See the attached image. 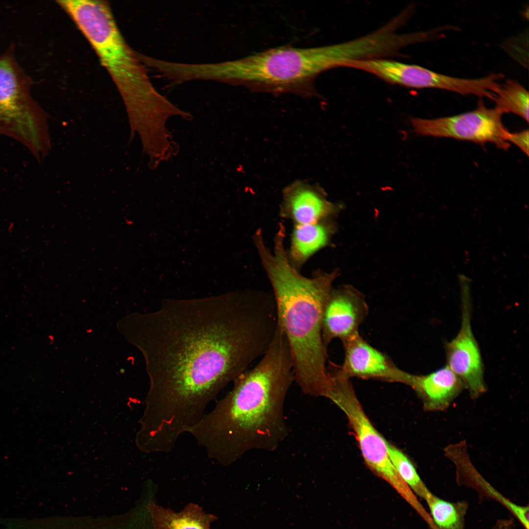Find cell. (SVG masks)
<instances>
[{"mask_svg":"<svg viewBox=\"0 0 529 529\" xmlns=\"http://www.w3.org/2000/svg\"><path fill=\"white\" fill-rule=\"evenodd\" d=\"M282 216L294 225L323 221L337 210V205L328 201L322 189L305 180H296L283 191Z\"/></svg>","mask_w":529,"mask_h":529,"instance_id":"obj_13","label":"cell"},{"mask_svg":"<svg viewBox=\"0 0 529 529\" xmlns=\"http://www.w3.org/2000/svg\"><path fill=\"white\" fill-rule=\"evenodd\" d=\"M344 360L336 370L348 378L359 377L397 382L410 386L412 374L398 367L384 353L373 347L360 335L342 342Z\"/></svg>","mask_w":529,"mask_h":529,"instance_id":"obj_11","label":"cell"},{"mask_svg":"<svg viewBox=\"0 0 529 529\" xmlns=\"http://www.w3.org/2000/svg\"><path fill=\"white\" fill-rule=\"evenodd\" d=\"M368 313L367 305L356 290L346 288L332 289L322 319V334L325 345L327 347L335 338L343 342L359 333V327Z\"/></svg>","mask_w":529,"mask_h":529,"instance_id":"obj_12","label":"cell"},{"mask_svg":"<svg viewBox=\"0 0 529 529\" xmlns=\"http://www.w3.org/2000/svg\"><path fill=\"white\" fill-rule=\"evenodd\" d=\"M445 454L455 465L458 483L474 489L482 498H488L499 502L508 511L515 504L490 485L478 472L467 453L466 443L450 444L444 449Z\"/></svg>","mask_w":529,"mask_h":529,"instance_id":"obj_15","label":"cell"},{"mask_svg":"<svg viewBox=\"0 0 529 529\" xmlns=\"http://www.w3.org/2000/svg\"><path fill=\"white\" fill-rule=\"evenodd\" d=\"M354 57L348 42L308 48L285 46L220 63L219 74L222 81L254 91L309 97L317 94L314 81L318 75L344 67Z\"/></svg>","mask_w":529,"mask_h":529,"instance_id":"obj_5","label":"cell"},{"mask_svg":"<svg viewBox=\"0 0 529 529\" xmlns=\"http://www.w3.org/2000/svg\"><path fill=\"white\" fill-rule=\"evenodd\" d=\"M345 413L356 436L365 462L388 482L417 514L424 507L401 478L389 457L388 442L375 429L365 414L350 379L336 376L328 397Z\"/></svg>","mask_w":529,"mask_h":529,"instance_id":"obj_7","label":"cell"},{"mask_svg":"<svg viewBox=\"0 0 529 529\" xmlns=\"http://www.w3.org/2000/svg\"><path fill=\"white\" fill-rule=\"evenodd\" d=\"M144 322L150 388L143 422L155 438L170 443L265 353L278 326L273 300L251 290L165 301Z\"/></svg>","mask_w":529,"mask_h":529,"instance_id":"obj_1","label":"cell"},{"mask_svg":"<svg viewBox=\"0 0 529 529\" xmlns=\"http://www.w3.org/2000/svg\"><path fill=\"white\" fill-rule=\"evenodd\" d=\"M411 387L427 410L442 411L465 389L460 379L445 365L426 375L412 374Z\"/></svg>","mask_w":529,"mask_h":529,"instance_id":"obj_14","label":"cell"},{"mask_svg":"<svg viewBox=\"0 0 529 529\" xmlns=\"http://www.w3.org/2000/svg\"><path fill=\"white\" fill-rule=\"evenodd\" d=\"M388 453L399 475L417 497L424 500L431 492L420 478L414 466L407 456L388 442Z\"/></svg>","mask_w":529,"mask_h":529,"instance_id":"obj_20","label":"cell"},{"mask_svg":"<svg viewBox=\"0 0 529 529\" xmlns=\"http://www.w3.org/2000/svg\"><path fill=\"white\" fill-rule=\"evenodd\" d=\"M149 509L156 529H211L217 517L206 513L196 504L190 503L179 512L151 503Z\"/></svg>","mask_w":529,"mask_h":529,"instance_id":"obj_16","label":"cell"},{"mask_svg":"<svg viewBox=\"0 0 529 529\" xmlns=\"http://www.w3.org/2000/svg\"><path fill=\"white\" fill-rule=\"evenodd\" d=\"M471 280L458 275L461 301V320L459 331L445 344L447 365L462 381L470 397L477 399L486 391L484 368L479 344L471 325Z\"/></svg>","mask_w":529,"mask_h":529,"instance_id":"obj_9","label":"cell"},{"mask_svg":"<svg viewBox=\"0 0 529 529\" xmlns=\"http://www.w3.org/2000/svg\"><path fill=\"white\" fill-rule=\"evenodd\" d=\"M493 100L503 114L513 113L529 121V92L517 81L508 79L501 83Z\"/></svg>","mask_w":529,"mask_h":529,"instance_id":"obj_19","label":"cell"},{"mask_svg":"<svg viewBox=\"0 0 529 529\" xmlns=\"http://www.w3.org/2000/svg\"><path fill=\"white\" fill-rule=\"evenodd\" d=\"M86 38L114 81L129 120L148 117L167 99L152 85L139 54L121 34L105 0H57Z\"/></svg>","mask_w":529,"mask_h":529,"instance_id":"obj_4","label":"cell"},{"mask_svg":"<svg viewBox=\"0 0 529 529\" xmlns=\"http://www.w3.org/2000/svg\"><path fill=\"white\" fill-rule=\"evenodd\" d=\"M294 381L287 339L280 328L258 363L188 432L207 457L229 466L250 451H275L287 437L285 400Z\"/></svg>","mask_w":529,"mask_h":529,"instance_id":"obj_2","label":"cell"},{"mask_svg":"<svg viewBox=\"0 0 529 529\" xmlns=\"http://www.w3.org/2000/svg\"><path fill=\"white\" fill-rule=\"evenodd\" d=\"M329 227L323 221L308 224L294 225L288 255L297 269L316 252L328 243Z\"/></svg>","mask_w":529,"mask_h":529,"instance_id":"obj_17","label":"cell"},{"mask_svg":"<svg viewBox=\"0 0 529 529\" xmlns=\"http://www.w3.org/2000/svg\"><path fill=\"white\" fill-rule=\"evenodd\" d=\"M491 529H518V528L514 520L512 518H503L498 520Z\"/></svg>","mask_w":529,"mask_h":529,"instance_id":"obj_22","label":"cell"},{"mask_svg":"<svg viewBox=\"0 0 529 529\" xmlns=\"http://www.w3.org/2000/svg\"><path fill=\"white\" fill-rule=\"evenodd\" d=\"M429 514L438 529H464L469 505L465 501L450 502L431 492L424 500Z\"/></svg>","mask_w":529,"mask_h":529,"instance_id":"obj_18","label":"cell"},{"mask_svg":"<svg viewBox=\"0 0 529 529\" xmlns=\"http://www.w3.org/2000/svg\"><path fill=\"white\" fill-rule=\"evenodd\" d=\"M258 255L272 288L278 325L290 352L294 381L305 394L326 398L332 380L326 366L322 319L335 274L303 276L290 263L282 242L275 243L272 250L262 248Z\"/></svg>","mask_w":529,"mask_h":529,"instance_id":"obj_3","label":"cell"},{"mask_svg":"<svg viewBox=\"0 0 529 529\" xmlns=\"http://www.w3.org/2000/svg\"><path fill=\"white\" fill-rule=\"evenodd\" d=\"M503 114L496 107L488 108L481 99L474 110L450 117L423 119L413 118L411 122L416 133L437 138H450L484 144L490 143L506 150L508 131L504 126Z\"/></svg>","mask_w":529,"mask_h":529,"instance_id":"obj_8","label":"cell"},{"mask_svg":"<svg viewBox=\"0 0 529 529\" xmlns=\"http://www.w3.org/2000/svg\"><path fill=\"white\" fill-rule=\"evenodd\" d=\"M507 141L517 145L527 156L529 155V130L516 133L508 132Z\"/></svg>","mask_w":529,"mask_h":529,"instance_id":"obj_21","label":"cell"},{"mask_svg":"<svg viewBox=\"0 0 529 529\" xmlns=\"http://www.w3.org/2000/svg\"><path fill=\"white\" fill-rule=\"evenodd\" d=\"M350 67L371 73L385 81L414 89H438L467 95L472 89L468 78L437 73L421 66L386 58L352 62Z\"/></svg>","mask_w":529,"mask_h":529,"instance_id":"obj_10","label":"cell"},{"mask_svg":"<svg viewBox=\"0 0 529 529\" xmlns=\"http://www.w3.org/2000/svg\"><path fill=\"white\" fill-rule=\"evenodd\" d=\"M32 85L10 47L0 55V134L21 143L40 162L51 149L49 117L33 97Z\"/></svg>","mask_w":529,"mask_h":529,"instance_id":"obj_6","label":"cell"}]
</instances>
